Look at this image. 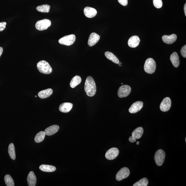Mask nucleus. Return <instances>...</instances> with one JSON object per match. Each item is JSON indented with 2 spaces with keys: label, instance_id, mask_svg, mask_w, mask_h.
Masks as SVG:
<instances>
[{
  "label": "nucleus",
  "instance_id": "nucleus-19",
  "mask_svg": "<svg viewBox=\"0 0 186 186\" xmlns=\"http://www.w3.org/2000/svg\"><path fill=\"white\" fill-rule=\"evenodd\" d=\"M52 93V90L49 88L40 91L38 93V96L41 99H45L50 97Z\"/></svg>",
  "mask_w": 186,
  "mask_h": 186
},
{
  "label": "nucleus",
  "instance_id": "nucleus-35",
  "mask_svg": "<svg viewBox=\"0 0 186 186\" xmlns=\"http://www.w3.org/2000/svg\"><path fill=\"white\" fill-rule=\"evenodd\" d=\"M3 51V48L1 47H0V57L1 56L2 54Z\"/></svg>",
  "mask_w": 186,
  "mask_h": 186
},
{
  "label": "nucleus",
  "instance_id": "nucleus-24",
  "mask_svg": "<svg viewBox=\"0 0 186 186\" xmlns=\"http://www.w3.org/2000/svg\"><path fill=\"white\" fill-rule=\"evenodd\" d=\"M81 82V78L80 77L78 76V75H76V76L73 77L71 80L70 84V86L71 88H73L80 84Z\"/></svg>",
  "mask_w": 186,
  "mask_h": 186
},
{
  "label": "nucleus",
  "instance_id": "nucleus-26",
  "mask_svg": "<svg viewBox=\"0 0 186 186\" xmlns=\"http://www.w3.org/2000/svg\"><path fill=\"white\" fill-rule=\"evenodd\" d=\"M50 5L45 4L38 6L36 9L37 11L42 13H48L50 11Z\"/></svg>",
  "mask_w": 186,
  "mask_h": 186
},
{
  "label": "nucleus",
  "instance_id": "nucleus-11",
  "mask_svg": "<svg viewBox=\"0 0 186 186\" xmlns=\"http://www.w3.org/2000/svg\"><path fill=\"white\" fill-rule=\"evenodd\" d=\"M144 103L142 101H138L132 104L130 108L129 111L131 113H136L142 109Z\"/></svg>",
  "mask_w": 186,
  "mask_h": 186
},
{
  "label": "nucleus",
  "instance_id": "nucleus-22",
  "mask_svg": "<svg viewBox=\"0 0 186 186\" xmlns=\"http://www.w3.org/2000/svg\"><path fill=\"white\" fill-rule=\"evenodd\" d=\"M40 170L45 172H53L56 170V167L52 165L42 164L39 167Z\"/></svg>",
  "mask_w": 186,
  "mask_h": 186
},
{
  "label": "nucleus",
  "instance_id": "nucleus-28",
  "mask_svg": "<svg viewBox=\"0 0 186 186\" xmlns=\"http://www.w3.org/2000/svg\"><path fill=\"white\" fill-rule=\"evenodd\" d=\"M4 180L6 185L7 186H15V183L11 177L9 175H7L4 177Z\"/></svg>",
  "mask_w": 186,
  "mask_h": 186
},
{
  "label": "nucleus",
  "instance_id": "nucleus-23",
  "mask_svg": "<svg viewBox=\"0 0 186 186\" xmlns=\"http://www.w3.org/2000/svg\"><path fill=\"white\" fill-rule=\"evenodd\" d=\"M105 55L106 58L109 60L112 61L115 64H118V63L119 62V61L117 57L113 53L109 52H105Z\"/></svg>",
  "mask_w": 186,
  "mask_h": 186
},
{
  "label": "nucleus",
  "instance_id": "nucleus-5",
  "mask_svg": "<svg viewBox=\"0 0 186 186\" xmlns=\"http://www.w3.org/2000/svg\"><path fill=\"white\" fill-rule=\"evenodd\" d=\"M165 154L162 149H159L155 153L154 157V160L156 164L159 166H161L164 162Z\"/></svg>",
  "mask_w": 186,
  "mask_h": 186
},
{
  "label": "nucleus",
  "instance_id": "nucleus-30",
  "mask_svg": "<svg viewBox=\"0 0 186 186\" xmlns=\"http://www.w3.org/2000/svg\"><path fill=\"white\" fill-rule=\"evenodd\" d=\"M153 4L154 6L157 9L162 7L163 3L162 0H153Z\"/></svg>",
  "mask_w": 186,
  "mask_h": 186
},
{
  "label": "nucleus",
  "instance_id": "nucleus-2",
  "mask_svg": "<svg viewBox=\"0 0 186 186\" xmlns=\"http://www.w3.org/2000/svg\"><path fill=\"white\" fill-rule=\"evenodd\" d=\"M37 68L41 73L45 74H50L52 72V69L50 64L45 60L39 61L37 64Z\"/></svg>",
  "mask_w": 186,
  "mask_h": 186
},
{
  "label": "nucleus",
  "instance_id": "nucleus-12",
  "mask_svg": "<svg viewBox=\"0 0 186 186\" xmlns=\"http://www.w3.org/2000/svg\"><path fill=\"white\" fill-rule=\"evenodd\" d=\"M100 39V36L98 34L95 32H93L90 34L88 41V45L90 47L94 46L99 41Z\"/></svg>",
  "mask_w": 186,
  "mask_h": 186
},
{
  "label": "nucleus",
  "instance_id": "nucleus-16",
  "mask_svg": "<svg viewBox=\"0 0 186 186\" xmlns=\"http://www.w3.org/2000/svg\"><path fill=\"white\" fill-rule=\"evenodd\" d=\"M73 104L69 103H65L61 104L59 106V110L63 113H68L72 109Z\"/></svg>",
  "mask_w": 186,
  "mask_h": 186
},
{
  "label": "nucleus",
  "instance_id": "nucleus-38",
  "mask_svg": "<svg viewBox=\"0 0 186 186\" xmlns=\"http://www.w3.org/2000/svg\"><path fill=\"white\" fill-rule=\"evenodd\" d=\"M136 144H137V145H139V142L138 141L137 142Z\"/></svg>",
  "mask_w": 186,
  "mask_h": 186
},
{
  "label": "nucleus",
  "instance_id": "nucleus-36",
  "mask_svg": "<svg viewBox=\"0 0 186 186\" xmlns=\"http://www.w3.org/2000/svg\"><path fill=\"white\" fill-rule=\"evenodd\" d=\"M184 11H185V16H186V4H185V5H184Z\"/></svg>",
  "mask_w": 186,
  "mask_h": 186
},
{
  "label": "nucleus",
  "instance_id": "nucleus-14",
  "mask_svg": "<svg viewBox=\"0 0 186 186\" xmlns=\"http://www.w3.org/2000/svg\"><path fill=\"white\" fill-rule=\"evenodd\" d=\"M140 41V38L138 36H133L128 40V45L131 48H136L139 44Z\"/></svg>",
  "mask_w": 186,
  "mask_h": 186
},
{
  "label": "nucleus",
  "instance_id": "nucleus-40",
  "mask_svg": "<svg viewBox=\"0 0 186 186\" xmlns=\"http://www.w3.org/2000/svg\"><path fill=\"white\" fill-rule=\"evenodd\" d=\"M185 142H186V138H185Z\"/></svg>",
  "mask_w": 186,
  "mask_h": 186
},
{
  "label": "nucleus",
  "instance_id": "nucleus-13",
  "mask_svg": "<svg viewBox=\"0 0 186 186\" xmlns=\"http://www.w3.org/2000/svg\"><path fill=\"white\" fill-rule=\"evenodd\" d=\"M84 13L86 17L89 18L95 17L97 15V12L94 8L87 7L84 9Z\"/></svg>",
  "mask_w": 186,
  "mask_h": 186
},
{
  "label": "nucleus",
  "instance_id": "nucleus-34",
  "mask_svg": "<svg viewBox=\"0 0 186 186\" xmlns=\"http://www.w3.org/2000/svg\"><path fill=\"white\" fill-rule=\"evenodd\" d=\"M136 139H135L132 136L130 137L129 138V141L131 143H134L136 141Z\"/></svg>",
  "mask_w": 186,
  "mask_h": 186
},
{
  "label": "nucleus",
  "instance_id": "nucleus-18",
  "mask_svg": "<svg viewBox=\"0 0 186 186\" xmlns=\"http://www.w3.org/2000/svg\"><path fill=\"white\" fill-rule=\"evenodd\" d=\"M27 181L28 186H35L37 182V178L35 174L33 171H30L29 173Z\"/></svg>",
  "mask_w": 186,
  "mask_h": 186
},
{
  "label": "nucleus",
  "instance_id": "nucleus-8",
  "mask_svg": "<svg viewBox=\"0 0 186 186\" xmlns=\"http://www.w3.org/2000/svg\"><path fill=\"white\" fill-rule=\"evenodd\" d=\"M130 174L129 169L127 167H123L118 172L116 175V179L118 181L122 180L128 177Z\"/></svg>",
  "mask_w": 186,
  "mask_h": 186
},
{
  "label": "nucleus",
  "instance_id": "nucleus-37",
  "mask_svg": "<svg viewBox=\"0 0 186 186\" xmlns=\"http://www.w3.org/2000/svg\"><path fill=\"white\" fill-rule=\"evenodd\" d=\"M122 63L121 62H119V63H118V65H119V66H122Z\"/></svg>",
  "mask_w": 186,
  "mask_h": 186
},
{
  "label": "nucleus",
  "instance_id": "nucleus-9",
  "mask_svg": "<svg viewBox=\"0 0 186 186\" xmlns=\"http://www.w3.org/2000/svg\"><path fill=\"white\" fill-rule=\"evenodd\" d=\"M118 149L116 148H113L109 149L105 154V157L108 160H112L118 157L119 154Z\"/></svg>",
  "mask_w": 186,
  "mask_h": 186
},
{
  "label": "nucleus",
  "instance_id": "nucleus-4",
  "mask_svg": "<svg viewBox=\"0 0 186 186\" xmlns=\"http://www.w3.org/2000/svg\"><path fill=\"white\" fill-rule=\"evenodd\" d=\"M75 39L76 37L75 35L73 34H71L63 37L59 39L58 42L60 44L69 46L74 43Z\"/></svg>",
  "mask_w": 186,
  "mask_h": 186
},
{
  "label": "nucleus",
  "instance_id": "nucleus-7",
  "mask_svg": "<svg viewBox=\"0 0 186 186\" xmlns=\"http://www.w3.org/2000/svg\"><path fill=\"white\" fill-rule=\"evenodd\" d=\"M131 90V88L130 86L127 85H122L118 89V96L120 98L127 97L130 94Z\"/></svg>",
  "mask_w": 186,
  "mask_h": 186
},
{
  "label": "nucleus",
  "instance_id": "nucleus-21",
  "mask_svg": "<svg viewBox=\"0 0 186 186\" xmlns=\"http://www.w3.org/2000/svg\"><path fill=\"white\" fill-rule=\"evenodd\" d=\"M144 129L142 127H138L132 132V136L136 139H138L141 137L144 134Z\"/></svg>",
  "mask_w": 186,
  "mask_h": 186
},
{
  "label": "nucleus",
  "instance_id": "nucleus-27",
  "mask_svg": "<svg viewBox=\"0 0 186 186\" xmlns=\"http://www.w3.org/2000/svg\"><path fill=\"white\" fill-rule=\"evenodd\" d=\"M46 134L45 131H40L36 134L34 138V141L36 143H40L44 139Z\"/></svg>",
  "mask_w": 186,
  "mask_h": 186
},
{
  "label": "nucleus",
  "instance_id": "nucleus-32",
  "mask_svg": "<svg viewBox=\"0 0 186 186\" xmlns=\"http://www.w3.org/2000/svg\"><path fill=\"white\" fill-rule=\"evenodd\" d=\"M6 24V22H0V32L3 31L5 29Z\"/></svg>",
  "mask_w": 186,
  "mask_h": 186
},
{
  "label": "nucleus",
  "instance_id": "nucleus-33",
  "mask_svg": "<svg viewBox=\"0 0 186 186\" xmlns=\"http://www.w3.org/2000/svg\"><path fill=\"white\" fill-rule=\"evenodd\" d=\"M118 3H119L121 5L124 6H127L128 5V0H118Z\"/></svg>",
  "mask_w": 186,
  "mask_h": 186
},
{
  "label": "nucleus",
  "instance_id": "nucleus-39",
  "mask_svg": "<svg viewBox=\"0 0 186 186\" xmlns=\"http://www.w3.org/2000/svg\"><path fill=\"white\" fill-rule=\"evenodd\" d=\"M35 97H37V96H35Z\"/></svg>",
  "mask_w": 186,
  "mask_h": 186
},
{
  "label": "nucleus",
  "instance_id": "nucleus-20",
  "mask_svg": "<svg viewBox=\"0 0 186 186\" xmlns=\"http://www.w3.org/2000/svg\"><path fill=\"white\" fill-rule=\"evenodd\" d=\"M170 59L174 66L176 68H177L180 65L179 58L177 52H173L171 55Z\"/></svg>",
  "mask_w": 186,
  "mask_h": 186
},
{
  "label": "nucleus",
  "instance_id": "nucleus-17",
  "mask_svg": "<svg viewBox=\"0 0 186 186\" xmlns=\"http://www.w3.org/2000/svg\"><path fill=\"white\" fill-rule=\"evenodd\" d=\"M59 129V126L57 125H52L50 126L45 130V132L46 135L51 136L53 135L58 132Z\"/></svg>",
  "mask_w": 186,
  "mask_h": 186
},
{
  "label": "nucleus",
  "instance_id": "nucleus-15",
  "mask_svg": "<svg viewBox=\"0 0 186 186\" xmlns=\"http://www.w3.org/2000/svg\"><path fill=\"white\" fill-rule=\"evenodd\" d=\"M163 41L165 43L167 44H171L174 43L177 39V36L175 34H171L170 35H164L162 36Z\"/></svg>",
  "mask_w": 186,
  "mask_h": 186
},
{
  "label": "nucleus",
  "instance_id": "nucleus-1",
  "mask_svg": "<svg viewBox=\"0 0 186 186\" xmlns=\"http://www.w3.org/2000/svg\"><path fill=\"white\" fill-rule=\"evenodd\" d=\"M84 89L87 95L93 97L96 93V85L94 80L91 76H88L85 81Z\"/></svg>",
  "mask_w": 186,
  "mask_h": 186
},
{
  "label": "nucleus",
  "instance_id": "nucleus-25",
  "mask_svg": "<svg viewBox=\"0 0 186 186\" xmlns=\"http://www.w3.org/2000/svg\"><path fill=\"white\" fill-rule=\"evenodd\" d=\"M8 152L10 157L13 160H15L16 159V153L15 148L14 145L13 143H11L9 145Z\"/></svg>",
  "mask_w": 186,
  "mask_h": 186
},
{
  "label": "nucleus",
  "instance_id": "nucleus-31",
  "mask_svg": "<svg viewBox=\"0 0 186 186\" xmlns=\"http://www.w3.org/2000/svg\"><path fill=\"white\" fill-rule=\"evenodd\" d=\"M181 53L182 56L184 58H186V45H185L182 48L181 50Z\"/></svg>",
  "mask_w": 186,
  "mask_h": 186
},
{
  "label": "nucleus",
  "instance_id": "nucleus-3",
  "mask_svg": "<svg viewBox=\"0 0 186 186\" xmlns=\"http://www.w3.org/2000/svg\"><path fill=\"white\" fill-rule=\"evenodd\" d=\"M156 68V64L155 61L152 58L147 59L144 65V70L149 74H152L155 72Z\"/></svg>",
  "mask_w": 186,
  "mask_h": 186
},
{
  "label": "nucleus",
  "instance_id": "nucleus-10",
  "mask_svg": "<svg viewBox=\"0 0 186 186\" xmlns=\"http://www.w3.org/2000/svg\"><path fill=\"white\" fill-rule=\"evenodd\" d=\"M171 106V100L169 97H166L161 102L160 108L161 111L167 112L170 109Z\"/></svg>",
  "mask_w": 186,
  "mask_h": 186
},
{
  "label": "nucleus",
  "instance_id": "nucleus-29",
  "mask_svg": "<svg viewBox=\"0 0 186 186\" xmlns=\"http://www.w3.org/2000/svg\"><path fill=\"white\" fill-rule=\"evenodd\" d=\"M148 179L146 177L136 182L133 185V186H147L148 184Z\"/></svg>",
  "mask_w": 186,
  "mask_h": 186
},
{
  "label": "nucleus",
  "instance_id": "nucleus-6",
  "mask_svg": "<svg viewBox=\"0 0 186 186\" xmlns=\"http://www.w3.org/2000/svg\"><path fill=\"white\" fill-rule=\"evenodd\" d=\"M51 25V22L48 19H44L39 20L37 22L35 27L36 29L42 31L47 29Z\"/></svg>",
  "mask_w": 186,
  "mask_h": 186
}]
</instances>
